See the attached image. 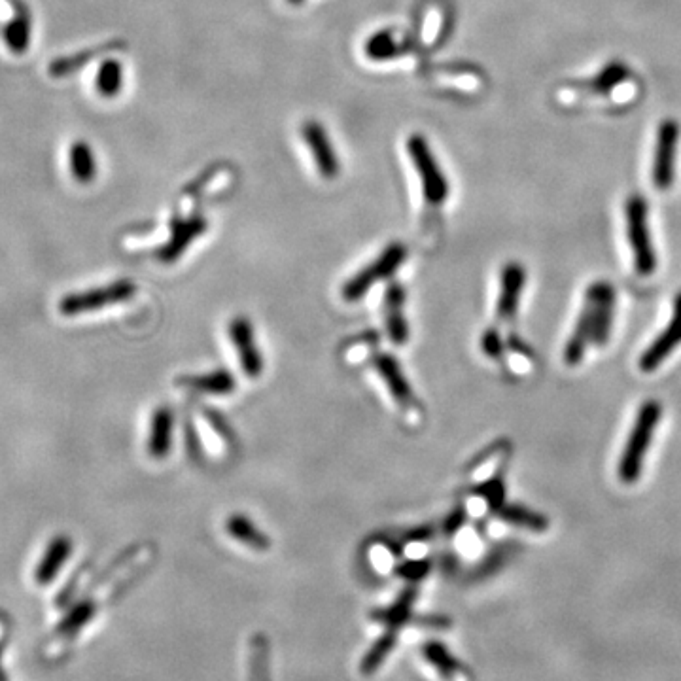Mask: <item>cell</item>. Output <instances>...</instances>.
<instances>
[{"mask_svg": "<svg viewBox=\"0 0 681 681\" xmlns=\"http://www.w3.org/2000/svg\"><path fill=\"white\" fill-rule=\"evenodd\" d=\"M615 303L617 296L610 282H594L587 288L576 328L564 350V360L568 366H579L589 347H602L610 341Z\"/></svg>", "mask_w": 681, "mask_h": 681, "instance_id": "cell-1", "label": "cell"}, {"mask_svg": "<svg viewBox=\"0 0 681 681\" xmlns=\"http://www.w3.org/2000/svg\"><path fill=\"white\" fill-rule=\"evenodd\" d=\"M661 417H663V407L655 400H649L640 407L638 417L634 420V426L630 430L627 445L623 449V456L617 466V475L625 485L636 483L644 472L647 451L653 443Z\"/></svg>", "mask_w": 681, "mask_h": 681, "instance_id": "cell-2", "label": "cell"}, {"mask_svg": "<svg viewBox=\"0 0 681 681\" xmlns=\"http://www.w3.org/2000/svg\"><path fill=\"white\" fill-rule=\"evenodd\" d=\"M135 294H137L135 282L127 279L116 280V282L106 284V286L91 288V290H84V292H72V294L61 297L59 303H57V311H59V315H63L65 318L88 315V313H97V311L106 309V307H114V305L123 303V301H129Z\"/></svg>", "mask_w": 681, "mask_h": 681, "instance_id": "cell-3", "label": "cell"}, {"mask_svg": "<svg viewBox=\"0 0 681 681\" xmlns=\"http://www.w3.org/2000/svg\"><path fill=\"white\" fill-rule=\"evenodd\" d=\"M627 235H629L632 262L638 275L649 277L657 269V254L647 227V205L640 195L627 201Z\"/></svg>", "mask_w": 681, "mask_h": 681, "instance_id": "cell-4", "label": "cell"}, {"mask_svg": "<svg viewBox=\"0 0 681 681\" xmlns=\"http://www.w3.org/2000/svg\"><path fill=\"white\" fill-rule=\"evenodd\" d=\"M407 150H409V156L417 167L426 201L434 207L443 205L449 197V184H447V178L443 175V171L439 169L428 142L420 135H413L411 139L407 140Z\"/></svg>", "mask_w": 681, "mask_h": 681, "instance_id": "cell-5", "label": "cell"}, {"mask_svg": "<svg viewBox=\"0 0 681 681\" xmlns=\"http://www.w3.org/2000/svg\"><path fill=\"white\" fill-rule=\"evenodd\" d=\"M407 258V248L402 243H392L386 246L383 254L373 263H369L366 269H362L358 275L345 282L343 286V299L345 301H358L366 296L367 292L373 288L375 282L385 280L394 275L400 265Z\"/></svg>", "mask_w": 681, "mask_h": 681, "instance_id": "cell-6", "label": "cell"}, {"mask_svg": "<svg viewBox=\"0 0 681 681\" xmlns=\"http://www.w3.org/2000/svg\"><path fill=\"white\" fill-rule=\"evenodd\" d=\"M229 339L235 347L241 369L248 379H258L263 373V356L256 343L254 326L246 316H235L229 322Z\"/></svg>", "mask_w": 681, "mask_h": 681, "instance_id": "cell-7", "label": "cell"}, {"mask_svg": "<svg viewBox=\"0 0 681 681\" xmlns=\"http://www.w3.org/2000/svg\"><path fill=\"white\" fill-rule=\"evenodd\" d=\"M678 347H681V292L674 299V309H672L668 326L647 347L638 366L644 373H655L678 350Z\"/></svg>", "mask_w": 681, "mask_h": 681, "instance_id": "cell-8", "label": "cell"}, {"mask_svg": "<svg viewBox=\"0 0 681 681\" xmlns=\"http://www.w3.org/2000/svg\"><path fill=\"white\" fill-rule=\"evenodd\" d=\"M524 269L519 263H509L502 271V288L496 303V320L500 328H509L517 320L524 290Z\"/></svg>", "mask_w": 681, "mask_h": 681, "instance_id": "cell-9", "label": "cell"}, {"mask_svg": "<svg viewBox=\"0 0 681 681\" xmlns=\"http://www.w3.org/2000/svg\"><path fill=\"white\" fill-rule=\"evenodd\" d=\"M678 137H680L678 123L674 120H664L661 129H659L657 154H655V163H653V182L659 190H668L672 186Z\"/></svg>", "mask_w": 681, "mask_h": 681, "instance_id": "cell-10", "label": "cell"}, {"mask_svg": "<svg viewBox=\"0 0 681 681\" xmlns=\"http://www.w3.org/2000/svg\"><path fill=\"white\" fill-rule=\"evenodd\" d=\"M373 366L377 369V373L383 377L392 400L398 402V405L405 411H413L415 405H417L415 392H413L411 383L407 381V377L403 375L400 362L390 354H379V356L373 358Z\"/></svg>", "mask_w": 681, "mask_h": 681, "instance_id": "cell-11", "label": "cell"}, {"mask_svg": "<svg viewBox=\"0 0 681 681\" xmlns=\"http://www.w3.org/2000/svg\"><path fill=\"white\" fill-rule=\"evenodd\" d=\"M173 432H175V415L171 407L161 405L150 419L148 439H146V449L154 460H163L169 456L173 447Z\"/></svg>", "mask_w": 681, "mask_h": 681, "instance_id": "cell-12", "label": "cell"}, {"mask_svg": "<svg viewBox=\"0 0 681 681\" xmlns=\"http://www.w3.org/2000/svg\"><path fill=\"white\" fill-rule=\"evenodd\" d=\"M303 139L309 144L313 158L316 161V169L320 175L333 178L339 175V159L333 150L332 142L328 139L324 127L320 123L307 122L303 125Z\"/></svg>", "mask_w": 681, "mask_h": 681, "instance_id": "cell-13", "label": "cell"}, {"mask_svg": "<svg viewBox=\"0 0 681 681\" xmlns=\"http://www.w3.org/2000/svg\"><path fill=\"white\" fill-rule=\"evenodd\" d=\"M405 290L400 282L388 284L385 292V326L388 339L394 345H405L409 339V326L403 313Z\"/></svg>", "mask_w": 681, "mask_h": 681, "instance_id": "cell-14", "label": "cell"}, {"mask_svg": "<svg viewBox=\"0 0 681 681\" xmlns=\"http://www.w3.org/2000/svg\"><path fill=\"white\" fill-rule=\"evenodd\" d=\"M207 229V222L201 216H193L188 220H180L173 227V235L169 243L158 250V260L163 263H173L192 245L193 239L201 237Z\"/></svg>", "mask_w": 681, "mask_h": 681, "instance_id": "cell-15", "label": "cell"}, {"mask_svg": "<svg viewBox=\"0 0 681 681\" xmlns=\"http://www.w3.org/2000/svg\"><path fill=\"white\" fill-rule=\"evenodd\" d=\"M72 553V542L69 536H55L52 542L48 543L44 555L40 557V562L36 566L35 581L40 587L50 585L59 576L63 566L67 564Z\"/></svg>", "mask_w": 681, "mask_h": 681, "instance_id": "cell-16", "label": "cell"}, {"mask_svg": "<svg viewBox=\"0 0 681 681\" xmlns=\"http://www.w3.org/2000/svg\"><path fill=\"white\" fill-rule=\"evenodd\" d=\"M509 454H511V445L507 441L492 443L489 449L481 453L479 458H475V462L468 468L470 481L479 485V483L498 477L509 460Z\"/></svg>", "mask_w": 681, "mask_h": 681, "instance_id": "cell-17", "label": "cell"}, {"mask_svg": "<svg viewBox=\"0 0 681 681\" xmlns=\"http://www.w3.org/2000/svg\"><path fill=\"white\" fill-rule=\"evenodd\" d=\"M14 4V18L4 27V40L10 52L25 53L31 44L33 35V16L31 8L23 0H12Z\"/></svg>", "mask_w": 681, "mask_h": 681, "instance_id": "cell-18", "label": "cell"}, {"mask_svg": "<svg viewBox=\"0 0 681 681\" xmlns=\"http://www.w3.org/2000/svg\"><path fill=\"white\" fill-rule=\"evenodd\" d=\"M178 385L192 388L197 392H205L210 396H227L235 390V377L226 371V369H216L210 373H203V375H193V377H182L178 381Z\"/></svg>", "mask_w": 681, "mask_h": 681, "instance_id": "cell-19", "label": "cell"}, {"mask_svg": "<svg viewBox=\"0 0 681 681\" xmlns=\"http://www.w3.org/2000/svg\"><path fill=\"white\" fill-rule=\"evenodd\" d=\"M226 532L239 543H245L246 547L254 551H269L271 542L263 534L262 530L252 523L243 513H233L226 521Z\"/></svg>", "mask_w": 681, "mask_h": 681, "instance_id": "cell-20", "label": "cell"}, {"mask_svg": "<svg viewBox=\"0 0 681 681\" xmlns=\"http://www.w3.org/2000/svg\"><path fill=\"white\" fill-rule=\"evenodd\" d=\"M506 358L507 367L513 375L517 377H524L528 373L534 371L536 367V354L532 352V349L521 341L517 335L509 333L506 335Z\"/></svg>", "mask_w": 681, "mask_h": 681, "instance_id": "cell-21", "label": "cell"}, {"mask_svg": "<svg viewBox=\"0 0 681 681\" xmlns=\"http://www.w3.org/2000/svg\"><path fill=\"white\" fill-rule=\"evenodd\" d=\"M502 523L509 524V526H515V528H523V530H528V532H545L547 530V519L528 509L524 506H506L498 511L496 515Z\"/></svg>", "mask_w": 681, "mask_h": 681, "instance_id": "cell-22", "label": "cell"}, {"mask_svg": "<svg viewBox=\"0 0 681 681\" xmlns=\"http://www.w3.org/2000/svg\"><path fill=\"white\" fill-rule=\"evenodd\" d=\"M415 598H417V589H413V587L405 589L400 594V598L396 600V604H392L386 610L373 613V617L386 625V629L400 630V627H403L411 619V608H413Z\"/></svg>", "mask_w": 681, "mask_h": 681, "instance_id": "cell-23", "label": "cell"}, {"mask_svg": "<svg viewBox=\"0 0 681 681\" xmlns=\"http://www.w3.org/2000/svg\"><path fill=\"white\" fill-rule=\"evenodd\" d=\"M422 655L447 680L456 678L458 674L464 672L462 663L454 655H451V651L441 642H428L426 646L422 647Z\"/></svg>", "mask_w": 681, "mask_h": 681, "instance_id": "cell-24", "label": "cell"}, {"mask_svg": "<svg viewBox=\"0 0 681 681\" xmlns=\"http://www.w3.org/2000/svg\"><path fill=\"white\" fill-rule=\"evenodd\" d=\"M69 161L70 173L78 182L89 184L97 175V161L93 156V150L86 142L80 140L70 146Z\"/></svg>", "mask_w": 681, "mask_h": 681, "instance_id": "cell-25", "label": "cell"}, {"mask_svg": "<svg viewBox=\"0 0 681 681\" xmlns=\"http://www.w3.org/2000/svg\"><path fill=\"white\" fill-rule=\"evenodd\" d=\"M95 612H97V604L91 598H86V600L74 604L70 608L69 613L63 617V621L59 623L57 636L59 638H72L74 634H78L80 630L88 625L89 621L93 619Z\"/></svg>", "mask_w": 681, "mask_h": 681, "instance_id": "cell-26", "label": "cell"}, {"mask_svg": "<svg viewBox=\"0 0 681 681\" xmlns=\"http://www.w3.org/2000/svg\"><path fill=\"white\" fill-rule=\"evenodd\" d=\"M396 642H398V630H386L385 636H381L367 651L366 657L362 659L360 672L366 674V676L377 672L381 668V664L385 663L386 657L390 655V651L396 646Z\"/></svg>", "mask_w": 681, "mask_h": 681, "instance_id": "cell-27", "label": "cell"}, {"mask_svg": "<svg viewBox=\"0 0 681 681\" xmlns=\"http://www.w3.org/2000/svg\"><path fill=\"white\" fill-rule=\"evenodd\" d=\"M123 86V67L116 59H106L97 72V89L103 97H116Z\"/></svg>", "mask_w": 681, "mask_h": 681, "instance_id": "cell-28", "label": "cell"}, {"mask_svg": "<svg viewBox=\"0 0 681 681\" xmlns=\"http://www.w3.org/2000/svg\"><path fill=\"white\" fill-rule=\"evenodd\" d=\"M106 50H110V46H101V48H95V50H86V52L74 53L70 57L55 59L52 65H50V74H52L53 78H65V76L72 74L74 70L82 69L93 57L105 53Z\"/></svg>", "mask_w": 681, "mask_h": 681, "instance_id": "cell-29", "label": "cell"}, {"mask_svg": "<svg viewBox=\"0 0 681 681\" xmlns=\"http://www.w3.org/2000/svg\"><path fill=\"white\" fill-rule=\"evenodd\" d=\"M366 53L367 57L373 59V61H388V59L400 55V44L396 42L392 33L383 31V33H377L367 40Z\"/></svg>", "mask_w": 681, "mask_h": 681, "instance_id": "cell-30", "label": "cell"}, {"mask_svg": "<svg viewBox=\"0 0 681 681\" xmlns=\"http://www.w3.org/2000/svg\"><path fill=\"white\" fill-rule=\"evenodd\" d=\"M481 350L490 360H502L506 354V335L500 332V328H490L481 337Z\"/></svg>", "mask_w": 681, "mask_h": 681, "instance_id": "cell-31", "label": "cell"}, {"mask_svg": "<svg viewBox=\"0 0 681 681\" xmlns=\"http://www.w3.org/2000/svg\"><path fill=\"white\" fill-rule=\"evenodd\" d=\"M625 76H627L625 67H621V65H610L608 69L604 70V72L598 76L596 86L600 89H604V91H608V89L619 86V84L625 80Z\"/></svg>", "mask_w": 681, "mask_h": 681, "instance_id": "cell-32", "label": "cell"}, {"mask_svg": "<svg viewBox=\"0 0 681 681\" xmlns=\"http://www.w3.org/2000/svg\"><path fill=\"white\" fill-rule=\"evenodd\" d=\"M430 570V564L424 562V560H413V562H405L403 566L398 568V574L403 577V579H409V581H419L422 577H426Z\"/></svg>", "mask_w": 681, "mask_h": 681, "instance_id": "cell-33", "label": "cell"}, {"mask_svg": "<svg viewBox=\"0 0 681 681\" xmlns=\"http://www.w3.org/2000/svg\"><path fill=\"white\" fill-rule=\"evenodd\" d=\"M612 95L617 103H627V101H630V99L634 97V88L623 80L619 86H615V88L612 89Z\"/></svg>", "mask_w": 681, "mask_h": 681, "instance_id": "cell-34", "label": "cell"}, {"mask_svg": "<svg viewBox=\"0 0 681 681\" xmlns=\"http://www.w3.org/2000/svg\"><path fill=\"white\" fill-rule=\"evenodd\" d=\"M8 634H10V623H8V619L0 613V663H2V651H4L6 642H8ZM0 681H6L4 674H2V668H0Z\"/></svg>", "mask_w": 681, "mask_h": 681, "instance_id": "cell-35", "label": "cell"}, {"mask_svg": "<svg viewBox=\"0 0 681 681\" xmlns=\"http://www.w3.org/2000/svg\"><path fill=\"white\" fill-rule=\"evenodd\" d=\"M292 4H299V2H303V0H290Z\"/></svg>", "mask_w": 681, "mask_h": 681, "instance_id": "cell-36", "label": "cell"}]
</instances>
